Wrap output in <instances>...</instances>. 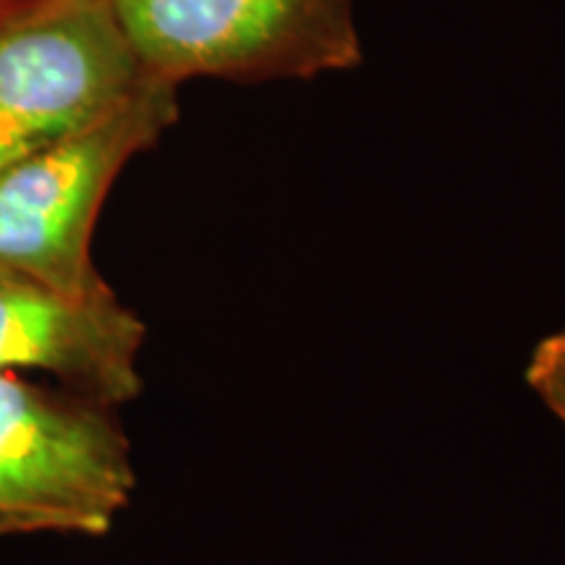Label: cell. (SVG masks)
Listing matches in <instances>:
<instances>
[{"mask_svg":"<svg viewBox=\"0 0 565 565\" xmlns=\"http://www.w3.org/2000/svg\"><path fill=\"white\" fill-rule=\"evenodd\" d=\"M150 79L110 0L0 3V171L103 121Z\"/></svg>","mask_w":565,"mask_h":565,"instance_id":"7a4b0ae2","label":"cell"},{"mask_svg":"<svg viewBox=\"0 0 565 565\" xmlns=\"http://www.w3.org/2000/svg\"><path fill=\"white\" fill-rule=\"evenodd\" d=\"M160 82L309 79L364 58L353 0H110Z\"/></svg>","mask_w":565,"mask_h":565,"instance_id":"3957f363","label":"cell"},{"mask_svg":"<svg viewBox=\"0 0 565 565\" xmlns=\"http://www.w3.org/2000/svg\"><path fill=\"white\" fill-rule=\"evenodd\" d=\"M179 118L175 84L152 79L103 121L0 171V270L71 296L108 291L92 233L113 181Z\"/></svg>","mask_w":565,"mask_h":565,"instance_id":"6da1fadb","label":"cell"},{"mask_svg":"<svg viewBox=\"0 0 565 565\" xmlns=\"http://www.w3.org/2000/svg\"><path fill=\"white\" fill-rule=\"evenodd\" d=\"M0 3H6V0H0Z\"/></svg>","mask_w":565,"mask_h":565,"instance_id":"52a82bcc","label":"cell"},{"mask_svg":"<svg viewBox=\"0 0 565 565\" xmlns=\"http://www.w3.org/2000/svg\"><path fill=\"white\" fill-rule=\"evenodd\" d=\"M145 335V322L113 288L71 296L0 270V372H47L68 393L116 408L141 393L137 359Z\"/></svg>","mask_w":565,"mask_h":565,"instance_id":"5b68a950","label":"cell"},{"mask_svg":"<svg viewBox=\"0 0 565 565\" xmlns=\"http://www.w3.org/2000/svg\"><path fill=\"white\" fill-rule=\"evenodd\" d=\"M526 383L565 427V330H557L534 345Z\"/></svg>","mask_w":565,"mask_h":565,"instance_id":"8992f818","label":"cell"},{"mask_svg":"<svg viewBox=\"0 0 565 565\" xmlns=\"http://www.w3.org/2000/svg\"><path fill=\"white\" fill-rule=\"evenodd\" d=\"M134 487L110 406L0 372V534L103 536Z\"/></svg>","mask_w":565,"mask_h":565,"instance_id":"277c9868","label":"cell"}]
</instances>
